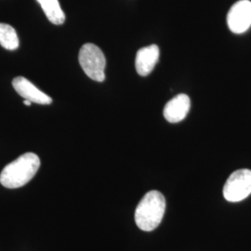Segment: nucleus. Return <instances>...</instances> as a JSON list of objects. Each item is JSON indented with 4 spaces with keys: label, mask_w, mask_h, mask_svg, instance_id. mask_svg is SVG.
<instances>
[{
    "label": "nucleus",
    "mask_w": 251,
    "mask_h": 251,
    "mask_svg": "<svg viewBox=\"0 0 251 251\" xmlns=\"http://www.w3.org/2000/svg\"><path fill=\"white\" fill-rule=\"evenodd\" d=\"M166 211V200L158 191H150L135 210V222L137 226L145 232L154 230L160 225Z\"/></svg>",
    "instance_id": "f03ea898"
},
{
    "label": "nucleus",
    "mask_w": 251,
    "mask_h": 251,
    "mask_svg": "<svg viewBox=\"0 0 251 251\" xmlns=\"http://www.w3.org/2000/svg\"><path fill=\"white\" fill-rule=\"evenodd\" d=\"M20 41L15 29L7 24L0 23V45L8 50L18 49Z\"/></svg>",
    "instance_id": "9d476101"
},
{
    "label": "nucleus",
    "mask_w": 251,
    "mask_h": 251,
    "mask_svg": "<svg viewBox=\"0 0 251 251\" xmlns=\"http://www.w3.org/2000/svg\"><path fill=\"white\" fill-rule=\"evenodd\" d=\"M78 61L85 74L92 80L102 82L105 79L106 60L99 47L91 43L82 46Z\"/></svg>",
    "instance_id": "7ed1b4c3"
},
{
    "label": "nucleus",
    "mask_w": 251,
    "mask_h": 251,
    "mask_svg": "<svg viewBox=\"0 0 251 251\" xmlns=\"http://www.w3.org/2000/svg\"><path fill=\"white\" fill-rule=\"evenodd\" d=\"M227 25L234 34H243L251 26V1L240 0L233 4L227 15Z\"/></svg>",
    "instance_id": "39448f33"
},
{
    "label": "nucleus",
    "mask_w": 251,
    "mask_h": 251,
    "mask_svg": "<svg viewBox=\"0 0 251 251\" xmlns=\"http://www.w3.org/2000/svg\"><path fill=\"white\" fill-rule=\"evenodd\" d=\"M24 103H25V105H28V106H30L32 102H31L30 100H24Z\"/></svg>",
    "instance_id": "9b49d317"
},
{
    "label": "nucleus",
    "mask_w": 251,
    "mask_h": 251,
    "mask_svg": "<svg viewBox=\"0 0 251 251\" xmlns=\"http://www.w3.org/2000/svg\"><path fill=\"white\" fill-rule=\"evenodd\" d=\"M191 107V100L188 95L179 94L171 99L164 107V117L170 123H178L182 121L188 115Z\"/></svg>",
    "instance_id": "0eeeda50"
},
{
    "label": "nucleus",
    "mask_w": 251,
    "mask_h": 251,
    "mask_svg": "<svg viewBox=\"0 0 251 251\" xmlns=\"http://www.w3.org/2000/svg\"><path fill=\"white\" fill-rule=\"evenodd\" d=\"M39 167L40 159L36 153L25 152L3 169L0 182L6 188H20L34 178Z\"/></svg>",
    "instance_id": "f257e3e1"
},
{
    "label": "nucleus",
    "mask_w": 251,
    "mask_h": 251,
    "mask_svg": "<svg viewBox=\"0 0 251 251\" xmlns=\"http://www.w3.org/2000/svg\"><path fill=\"white\" fill-rule=\"evenodd\" d=\"M12 86L20 96L30 100L31 102L37 104H50L52 102V99L50 96L36 88L32 82L25 77L18 76L14 78L12 81Z\"/></svg>",
    "instance_id": "423d86ee"
},
{
    "label": "nucleus",
    "mask_w": 251,
    "mask_h": 251,
    "mask_svg": "<svg viewBox=\"0 0 251 251\" xmlns=\"http://www.w3.org/2000/svg\"><path fill=\"white\" fill-rule=\"evenodd\" d=\"M159 59V48L156 45H150L140 49L136 55L135 66L137 73L146 76L152 73Z\"/></svg>",
    "instance_id": "6e6552de"
},
{
    "label": "nucleus",
    "mask_w": 251,
    "mask_h": 251,
    "mask_svg": "<svg viewBox=\"0 0 251 251\" xmlns=\"http://www.w3.org/2000/svg\"><path fill=\"white\" fill-rule=\"evenodd\" d=\"M251 194V171L243 169L233 172L225 182L224 197L229 202H239Z\"/></svg>",
    "instance_id": "20e7f679"
},
{
    "label": "nucleus",
    "mask_w": 251,
    "mask_h": 251,
    "mask_svg": "<svg viewBox=\"0 0 251 251\" xmlns=\"http://www.w3.org/2000/svg\"><path fill=\"white\" fill-rule=\"evenodd\" d=\"M43 11L45 12L47 18L50 23L56 25H61L65 22V14L60 6L59 0H36Z\"/></svg>",
    "instance_id": "1a4fd4ad"
}]
</instances>
